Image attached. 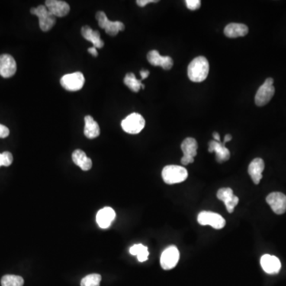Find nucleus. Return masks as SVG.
I'll use <instances>...</instances> for the list:
<instances>
[{
	"instance_id": "bb28decb",
	"label": "nucleus",
	"mask_w": 286,
	"mask_h": 286,
	"mask_svg": "<svg viewBox=\"0 0 286 286\" xmlns=\"http://www.w3.org/2000/svg\"><path fill=\"white\" fill-rule=\"evenodd\" d=\"M13 162V155L11 152L5 151L0 154V167L10 166Z\"/></svg>"
},
{
	"instance_id": "72a5a7b5",
	"label": "nucleus",
	"mask_w": 286,
	"mask_h": 286,
	"mask_svg": "<svg viewBox=\"0 0 286 286\" xmlns=\"http://www.w3.org/2000/svg\"><path fill=\"white\" fill-rule=\"evenodd\" d=\"M141 78H142V80L146 79V78L149 77V72L148 70H142L140 72Z\"/></svg>"
},
{
	"instance_id": "4be33fe9",
	"label": "nucleus",
	"mask_w": 286,
	"mask_h": 286,
	"mask_svg": "<svg viewBox=\"0 0 286 286\" xmlns=\"http://www.w3.org/2000/svg\"><path fill=\"white\" fill-rule=\"evenodd\" d=\"M72 158L75 165L79 166L82 170L88 171L91 169L92 162L91 158H88L81 149H75L72 153Z\"/></svg>"
},
{
	"instance_id": "1a4fd4ad",
	"label": "nucleus",
	"mask_w": 286,
	"mask_h": 286,
	"mask_svg": "<svg viewBox=\"0 0 286 286\" xmlns=\"http://www.w3.org/2000/svg\"><path fill=\"white\" fill-rule=\"evenodd\" d=\"M197 148H198V144L195 139L187 138L183 141L181 143V149L184 156L181 160L183 165H187L194 162V158L197 155Z\"/></svg>"
},
{
	"instance_id": "393cba45",
	"label": "nucleus",
	"mask_w": 286,
	"mask_h": 286,
	"mask_svg": "<svg viewBox=\"0 0 286 286\" xmlns=\"http://www.w3.org/2000/svg\"><path fill=\"white\" fill-rule=\"evenodd\" d=\"M1 284L2 286H23L24 280L20 276L7 274L2 277Z\"/></svg>"
},
{
	"instance_id": "c85d7f7f",
	"label": "nucleus",
	"mask_w": 286,
	"mask_h": 286,
	"mask_svg": "<svg viewBox=\"0 0 286 286\" xmlns=\"http://www.w3.org/2000/svg\"><path fill=\"white\" fill-rule=\"evenodd\" d=\"M146 248L147 247L143 246L142 244H136V245H134L133 246L130 248V253L132 255H136V256H138L142 251H144Z\"/></svg>"
},
{
	"instance_id": "6e6552de",
	"label": "nucleus",
	"mask_w": 286,
	"mask_h": 286,
	"mask_svg": "<svg viewBox=\"0 0 286 286\" xmlns=\"http://www.w3.org/2000/svg\"><path fill=\"white\" fill-rule=\"evenodd\" d=\"M197 221L202 226L209 225V226H213V228L217 229V230L223 228L226 225V221H225L223 216L217 214V213H212V212H201L198 215Z\"/></svg>"
},
{
	"instance_id": "cd10ccee",
	"label": "nucleus",
	"mask_w": 286,
	"mask_h": 286,
	"mask_svg": "<svg viewBox=\"0 0 286 286\" xmlns=\"http://www.w3.org/2000/svg\"><path fill=\"white\" fill-rule=\"evenodd\" d=\"M185 4H186L188 9L196 11V10H198L201 6V1L200 0H186Z\"/></svg>"
},
{
	"instance_id": "f257e3e1",
	"label": "nucleus",
	"mask_w": 286,
	"mask_h": 286,
	"mask_svg": "<svg viewBox=\"0 0 286 286\" xmlns=\"http://www.w3.org/2000/svg\"><path fill=\"white\" fill-rule=\"evenodd\" d=\"M209 72V63L204 56L194 58L188 67V75L193 82H202L205 81Z\"/></svg>"
},
{
	"instance_id": "9d476101",
	"label": "nucleus",
	"mask_w": 286,
	"mask_h": 286,
	"mask_svg": "<svg viewBox=\"0 0 286 286\" xmlns=\"http://www.w3.org/2000/svg\"><path fill=\"white\" fill-rule=\"evenodd\" d=\"M180 253L178 248L174 246H169L163 251L161 256V265L165 271L172 270L179 262Z\"/></svg>"
},
{
	"instance_id": "2f4dec72",
	"label": "nucleus",
	"mask_w": 286,
	"mask_h": 286,
	"mask_svg": "<svg viewBox=\"0 0 286 286\" xmlns=\"http://www.w3.org/2000/svg\"><path fill=\"white\" fill-rule=\"evenodd\" d=\"M158 0H138L137 4L139 7H143L149 4H152V3H158Z\"/></svg>"
},
{
	"instance_id": "20e7f679",
	"label": "nucleus",
	"mask_w": 286,
	"mask_h": 286,
	"mask_svg": "<svg viewBox=\"0 0 286 286\" xmlns=\"http://www.w3.org/2000/svg\"><path fill=\"white\" fill-rule=\"evenodd\" d=\"M145 124L146 122L144 118L139 113H132L122 121L121 126L125 132L130 135H136L142 131Z\"/></svg>"
},
{
	"instance_id": "7c9ffc66",
	"label": "nucleus",
	"mask_w": 286,
	"mask_h": 286,
	"mask_svg": "<svg viewBox=\"0 0 286 286\" xmlns=\"http://www.w3.org/2000/svg\"><path fill=\"white\" fill-rule=\"evenodd\" d=\"M148 256H149V252H148V248H146V249L142 251V252L138 255V260H139L140 262H145V261L148 259Z\"/></svg>"
},
{
	"instance_id": "a211bd4d",
	"label": "nucleus",
	"mask_w": 286,
	"mask_h": 286,
	"mask_svg": "<svg viewBox=\"0 0 286 286\" xmlns=\"http://www.w3.org/2000/svg\"><path fill=\"white\" fill-rule=\"evenodd\" d=\"M116 218V212L110 207H104L97 215V222L101 228H108Z\"/></svg>"
},
{
	"instance_id": "f8f14e48",
	"label": "nucleus",
	"mask_w": 286,
	"mask_h": 286,
	"mask_svg": "<svg viewBox=\"0 0 286 286\" xmlns=\"http://www.w3.org/2000/svg\"><path fill=\"white\" fill-rule=\"evenodd\" d=\"M17 65L11 55H0V75L4 78H10L15 74Z\"/></svg>"
},
{
	"instance_id": "aec40b11",
	"label": "nucleus",
	"mask_w": 286,
	"mask_h": 286,
	"mask_svg": "<svg viewBox=\"0 0 286 286\" xmlns=\"http://www.w3.org/2000/svg\"><path fill=\"white\" fill-rule=\"evenodd\" d=\"M249 29L242 23H230L224 29V34L230 39L244 37L247 34Z\"/></svg>"
},
{
	"instance_id": "f03ea898",
	"label": "nucleus",
	"mask_w": 286,
	"mask_h": 286,
	"mask_svg": "<svg viewBox=\"0 0 286 286\" xmlns=\"http://www.w3.org/2000/svg\"><path fill=\"white\" fill-rule=\"evenodd\" d=\"M162 178L166 184L181 183L188 178V171L180 165H167L162 170Z\"/></svg>"
},
{
	"instance_id": "ddd939ff",
	"label": "nucleus",
	"mask_w": 286,
	"mask_h": 286,
	"mask_svg": "<svg viewBox=\"0 0 286 286\" xmlns=\"http://www.w3.org/2000/svg\"><path fill=\"white\" fill-rule=\"evenodd\" d=\"M217 198L224 203L229 213H233L235 207L239 204V197L234 195L233 190L230 188H220L217 193Z\"/></svg>"
},
{
	"instance_id": "39448f33",
	"label": "nucleus",
	"mask_w": 286,
	"mask_h": 286,
	"mask_svg": "<svg viewBox=\"0 0 286 286\" xmlns=\"http://www.w3.org/2000/svg\"><path fill=\"white\" fill-rule=\"evenodd\" d=\"M275 93L274 80L267 78L263 85H261L255 95V104L258 107L266 105Z\"/></svg>"
},
{
	"instance_id": "4468645a",
	"label": "nucleus",
	"mask_w": 286,
	"mask_h": 286,
	"mask_svg": "<svg viewBox=\"0 0 286 286\" xmlns=\"http://www.w3.org/2000/svg\"><path fill=\"white\" fill-rule=\"evenodd\" d=\"M45 4L49 12L51 13L54 17H59V18L65 17L70 11V7L65 1L47 0Z\"/></svg>"
},
{
	"instance_id": "9b49d317",
	"label": "nucleus",
	"mask_w": 286,
	"mask_h": 286,
	"mask_svg": "<svg viewBox=\"0 0 286 286\" xmlns=\"http://www.w3.org/2000/svg\"><path fill=\"white\" fill-rule=\"evenodd\" d=\"M267 204L277 215L284 214L286 212V196L281 193H272L266 197Z\"/></svg>"
},
{
	"instance_id": "423d86ee",
	"label": "nucleus",
	"mask_w": 286,
	"mask_h": 286,
	"mask_svg": "<svg viewBox=\"0 0 286 286\" xmlns=\"http://www.w3.org/2000/svg\"><path fill=\"white\" fill-rule=\"evenodd\" d=\"M96 18L98 21L100 28L104 29L109 35L116 36L119 32L124 30L125 26L123 23L110 21L104 11H98L96 14Z\"/></svg>"
},
{
	"instance_id": "c9c22d12",
	"label": "nucleus",
	"mask_w": 286,
	"mask_h": 286,
	"mask_svg": "<svg viewBox=\"0 0 286 286\" xmlns=\"http://www.w3.org/2000/svg\"><path fill=\"white\" fill-rule=\"evenodd\" d=\"M232 139V136L231 135H226L224 137V141H223V143L226 144V142H230Z\"/></svg>"
},
{
	"instance_id": "6ab92c4d",
	"label": "nucleus",
	"mask_w": 286,
	"mask_h": 286,
	"mask_svg": "<svg viewBox=\"0 0 286 286\" xmlns=\"http://www.w3.org/2000/svg\"><path fill=\"white\" fill-rule=\"evenodd\" d=\"M264 168H265V163L262 158H255L250 164L248 167V173L255 184H259L260 181L262 180Z\"/></svg>"
},
{
	"instance_id": "c756f323",
	"label": "nucleus",
	"mask_w": 286,
	"mask_h": 286,
	"mask_svg": "<svg viewBox=\"0 0 286 286\" xmlns=\"http://www.w3.org/2000/svg\"><path fill=\"white\" fill-rule=\"evenodd\" d=\"M10 135V130L4 125L0 124V139H5Z\"/></svg>"
},
{
	"instance_id": "b1692460",
	"label": "nucleus",
	"mask_w": 286,
	"mask_h": 286,
	"mask_svg": "<svg viewBox=\"0 0 286 286\" xmlns=\"http://www.w3.org/2000/svg\"><path fill=\"white\" fill-rule=\"evenodd\" d=\"M124 84L134 92H138L141 88L144 89L145 85L142 83V80H138L135 74L129 72L125 75Z\"/></svg>"
},
{
	"instance_id": "0eeeda50",
	"label": "nucleus",
	"mask_w": 286,
	"mask_h": 286,
	"mask_svg": "<svg viewBox=\"0 0 286 286\" xmlns=\"http://www.w3.org/2000/svg\"><path fill=\"white\" fill-rule=\"evenodd\" d=\"M85 81L82 72H77L63 75L61 79V85L67 91H77L83 88Z\"/></svg>"
},
{
	"instance_id": "f3484780",
	"label": "nucleus",
	"mask_w": 286,
	"mask_h": 286,
	"mask_svg": "<svg viewBox=\"0 0 286 286\" xmlns=\"http://www.w3.org/2000/svg\"><path fill=\"white\" fill-rule=\"evenodd\" d=\"M208 151L210 153H216V161L220 163L230 159V151L225 146L224 143L216 141H211L208 144Z\"/></svg>"
},
{
	"instance_id": "412c9836",
	"label": "nucleus",
	"mask_w": 286,
	"mask_h": 286,
	"mask_svg": "<svg viewBox=\"0 0 286 286\" xmlns=\"http://www.w3.org/2000/svg\"><path fill=\"white\" fill-rule=\"evenodd\" d=\"M81 34L84 39L91 42L93 44L94 47L100 48V49L104 47V43L102 39H100V32L97 30H93L88 26H85L81 28Z\"/></svg>"
},
{
	"instance_id": "5701e85b",
	"label": "nucleus",
	"mask_w": 286,
	"mask_h": 286,
	"mask_svg": "<svg viewBox=\"0 0 286 286\" xmlns=\"http://www.w3.org/2000/svg\"><path fill=\"white\" fill-rule=\"evenodd\" d=\"M85 130L84 134L88 139H93L98 137L100 134V129L97 121L94 120L93 118L90 116H85Z\"/></svg>"
},
{
	"instance_id": "7ed1b4c3",
	"label": "nucleus",
	"mask_w": 286,
	"mask_h": 286,
	"mask_svg": "<svg viewBox=\"0 0 286 286\" xmlns=\"http://www.w3.org/2000/svg\"><path fill=\"white\" fill-rule=\"evenodd\" d=\"M30 13L37 16L39 18V27L43 31H49L56 24V17L49 12L47 7L45 5L33 7L30 9Z\"/></svg>"
},
{
	"instance_id": "473e14b6",
	"label": "nucleus",
	"mask_w": 286,
	"mask_h": 286,
	"mask_svg": "<svg viewBox=\"0 0 286 286\" xmlns=\"http://www.w3.org/2000/svg\"><path fill=\"white\" fill-rule=\"evenodd\" d=\"M88 53H91V55L93 56H98V52H97V48L96 47H91L88 49Z\"/></svg>"
},
{
	"instance_id": "f704fd0d",
	"label": "nucleus",
	"mask_w": 286,
	"mask_h": 286,
	"mask_svg": "<svg viewBox=\"0 0 286 286\" xmlns=\"http://www.w3.org/2000/svg\"><path fill=\"white\" fill-rule=\"evenodd\" d=\"M213 138H214L215 141H216V142H220V136L218 132H214L213 133Z\"/></svg>"
},
{
	"instance_id": "2eb2a0df",
	"label": "nucleus",
	"mask_w": 286,
	"mask_h": 286,
	"mask_svg": "<svg viewBox=\"0 0 286 286\" xmlns=\"http://www.w3.org/2000/svg\"><path fill=\"white\" fill-rule=\"evenodd\" d=\"M147 60L154 66H162L165 70H169L174 66V61L169 56H162L157 50H151L148 53Z\"/></svg>"
},
{
	"instance_id": "a878e982",
	"label": "nucleus",
	"mask_w": 286,
	"mask_h": 286,
	"mask_svg": "<svg viewBox=\"0 0 286 286\" xmlns=\"http://www.w3.org/2000/svg\"><path fill=\"white\" fill-rule=\"evenodd\" d=\"M102 277L100 274H92L81 280V286H100Z\"/></svg>"
},
{
	"instance_id": "dca6fc26",
	"label": "nucleus",
	"mask_w": 286,
	"mask_h": 286,
	"mask_svg": "<svg viewBox=\"0 0 286 286\" xmlns=\"http://www.w3.org/2000/svg\"><path fill=\"white\" fill-rule=\"evenodd\" d=\"M260 263L266 274H277L281 268V262L277 257L265 255L261 258Z\"/></svg>"
}]
</instances>
